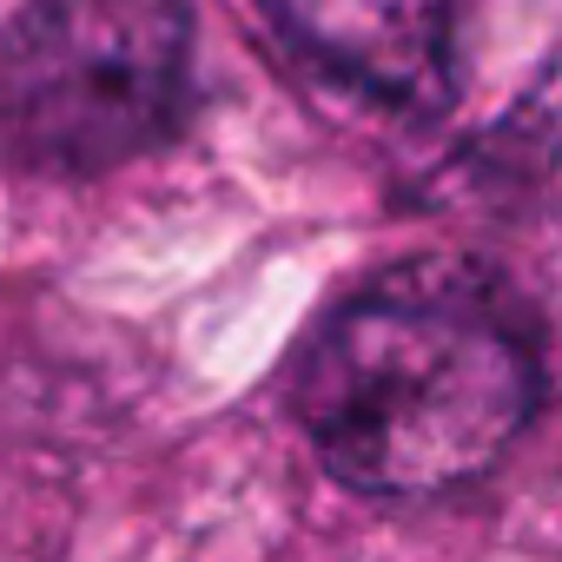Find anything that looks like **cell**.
Listing matches in <instances>:
<instances>
[{"instance_id": "cell-1", "label": "cell", "mask_w": 562, "mask_h": 562, "mask_svg": "<svg viewBox=\"0 0 562 562\" xmlns=\"http://www.w3.org/2000/svg\"><path fill=\"white\" fill-rule=\"evenodd\" d=\"M299 424L325 470L371 496H443L529 430L536 338L470 265H404L351 292L299 358Z\"/></svg>"}, {"instance_id": "cell-2", "label": "cell", "mask_w": 562, "mask_h": 562, "mask_svg": "<svg viewBox=\"0 0 562 562\" xmlns=\"http://www.w3.org/2000/svg\"><path fill=\"white\" fill-rule=\"evenodd\" d=\"M192 113L186 0H27L0 34V146L41 179H93Z\"/></svg>"}, {"instance_id": "cell-3", "label": "cell", "mask_w": 562, "mask_h": 562, "mask_svg": "<svg viewBox=\"0 0 562 562\" xmlns=\"http://www.w3.org/2000/svg\"><path fill=\"white\" fill-rule=\"evenodd\" d=\"M258 8L299 60L391 113H437L457 87V0H258Z\"/></svg>"}]
</instances>
